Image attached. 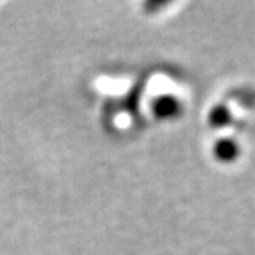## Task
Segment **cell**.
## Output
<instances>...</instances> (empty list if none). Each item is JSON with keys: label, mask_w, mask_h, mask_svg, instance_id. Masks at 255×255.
Returning a JSON list of instances; mask_svg holds the SVG:
<instances>
[]
</instances>
